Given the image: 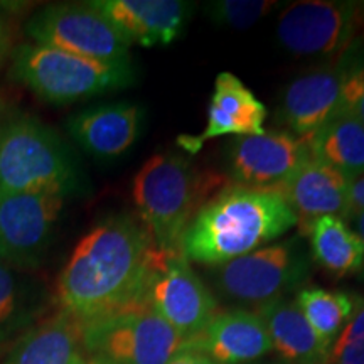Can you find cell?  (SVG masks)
<instances>
[{
	"instance_id": "obj_1",
	"label": "cell",
	"mask_w": 364,
	"mask_h": 364,
	"mask_svg": "<svg viewBox=\"0 0 364 364\" xmlns=\"http://www.w3.org/2000/svg\"><path fill=\"white\" fill-rule=\"evenodd\" d=\"M159 250L135 216L120 213L86 233L58 280L63 312L81 324L145 307Z\"/></svg>"
},
{
	"instance_id": "obj_2",
	"label": "cell",
	"mask_w": 364,
	"mask_h": 364,
	"mask_svg": "<svg viewBox=\"0 0 364 364\" xmlns=\"http://www.w3.org/2000/svg\"><path fill=\"white\" fill-rule=\"evenodd\" d=\"M297 225L292 209L273 191L226 186L191 221L181 252L188 262L216 268L263 248Z\"/></svg>"
},
{
	"instance_id": "obj_3",
	"label": "cell",
	"mask_w": 364,
	"mask_h": 364,
	"mask_svg": "<svg viewBox=\"0 0 364 364\" xmlns=\"http://www.w3.org/2000/svg\"><path fill=\"white\" fill-rule=\"evenodd\" d=\"M226 188V179L177 154H157L134 177L132 196L140 223L159 252L182 253L186 231L198 211Z\"/></svg>"
},
{
	"instance_id": "obj_4",
	"label": "cell",
	"mask_w": 364,
	"mask_h": 364,
	"mask_svg": "<svg viewBox=\"0 0 364 364\" xmlns=\"http://www.w3.org/2000/svg\"><path fill=\"white\" fill-rule=\"evenodd\" d=\"M83 188L80 166L65 140L24 112L0 117V194L54 193Z\"/></svg>"
},
{
	"instance_id": "obj_5",
	"label": "cell",
	"mask_w": 364,
	"mask_h": 364,
	"mask_svg": "<svg viewBox=\"0 0 364 364\" xmlns=\"http://www.w3.org/2000/svg\"><path fill=\"white\" fill-rule=\"evenodd\" d=\"M11 75L53 105L124 90L135 81L132 63H102L39 44H22L16 49Z\"/></svg>"
},
{
	"instance_id": "obj_6",
	"label": "cell",
	"mask_w": 364,
	"mask_h": 364,
	"mask_svg": "<svg viewBox=\"0 0 364 364\" xmlns=\"http://www.w3.org/2000/svg\"><path fill=\"white\" fill-rule=\"evenodd\" d=\"M85 351L110 364H167L186 348L152 309L136 307L81 324Z\"/></svg>"
},
{
	"instance_id": "obj_7",
	"label": "cell",
	"mask_w": 364,
	"mask_h": 364,
	"mask_svg": "<svg viewBox=\"0 0 364 364\" xmlns=\"http://www.w3.org/2000/svg\"><path fill=\"white\" fill-rule=\"evenodd\" d=\"M309 272L311 258L297 236L216 267L213 282L226 299L260 307L302 285Z\"/></svg>"
},
{
	"instance_id": "obj_8",
	"label": "cell",
	"mask_w": 364,
	"mask_h": 364,
	"mask_svg": "<svg viewBox=\"0 0 364 364\" xmlns=\"http://www.w3.org/2000/svg\"><path fill=\"white\" fill-rule=\"evenodd\" d=\"M34 44L102 63H132L130 43L91 2L53 4L26 22Z\"/></svg>"
},
{
	"instance_id": "obj_9",
	"label": "cell",
	"mask_w": 364,
	"mask_h": 364,
	"mask_svg": "<svg viewBox=\"0 0 364 364\" xmlns=\"http://www.w3.org/2000/svg\"><path fill=\"white\" fill-rule=\"evenodd\" d=\"M145 307L152 309L186 341L199 334L218 314L215 295L182 253L159 252L145 292Z\"/></svg>"
},
{
	"instance_id": "obj_10",
	"label": "cell",
	"mask_w": 364,
	"mask_h": 364,
	"mask_svg": "<svg viewBox=\"0 0 364 364\" xmlns=\"http://www.w3.org/2000/svg\"><path fill=\"white\" fill-rule=\"evenodd\" d=\"M359 24L356 2H295L279 16L277 39L295 56L339 58L351 46Z\"/></svg>"
},
{
	"instance_id": "obj_11",
	"label": "cell",
	"mask_w": 364,
	"mask_h": 364,
	"mask_svg": "<svg viewBox=\"0 0 364 364\" xmlns=\"http://www.w3.org/2000/svg\"><path fill=\"white\" fill-rule=\"evenodd\" d=\"M65 199L54 193L0 194V260L17 268L39 267Z\"/></svg>"
},
{
	"instance_id": "obj_12",
	"label": "cell",
	"mask_w": 364,
	"mask_h": 364,
	"mask_svg": "<svg viewBox=\"0 0 364 364\" xmlns=\"http://www.w3.org/2000/svg\"><path fill=\"white\" fill-rule=\"evenodd\" d=\"M307 144L287 130L236 136L228 147V169L235 186L277 191L311 159Z\"/></svg>"
},
{
	"instance_id": "obj_13",
	"label": "cell",
	"mask_w": 364,
	"mask_h": 364,
	"mask_svg": "<svg viewBox=\"0 0 364 364\" xmlns=\"http://www.w3.org/2000/svg\"><path fill=\"white\" fill-rule=\"evenodd\" d=\"M343 112V68L339 59L304 73L285 86L279 118L287 132L306 142Z\"/></svg>"
},
{
	"instance_id": "obj_14",
	"label": "cell",
	"mask_w": 364,
	"mask_h": 364,
	"mask_svg": "<svg viewBox=\"0 0 364 364\" xmlns=\"http://www.w3.org/2000/svg\"><path fill=\"white\" fill-rule=\"evenodd\" d=\"M186 349L215 364H255L273 351L260 316L245 309L218 312L199 334L186 341Z\"/></svg>"
},
{
	"instance_id": "obj_15",
	"label": "cell",
	"mask_w": 364,
	"mask_h": 364,
	"mask_svg": "<svg viewBox=\"0 0 364 364\" xmlns=\"http://www.w3.org/2000/svg\"><path fill=\"white\" fill-rule=\"evenodd\" d=\"M267 117V107L255 97L253 91L233 73L223 71L215 80L206 129L199 135L179 136L177 144L188 152H196L203 147L204 142L216 136L263 134Z\"/></svg>"
},
{
	"instance_id": "obj_16",
	"label": "cell",
	"mask_w": 364,
	"mask_h": 364,
	"mask_svg": "<svg viewBox=\"0 0 364 364\" xmlns=\"http://www.w3.org/2000/svg\"><path fill=\"white\" fill-rule=\"evenodd\" d=\"M91 6L97 7L130 44L142 48L174 43L194 7L182 0H93Z\"/></svg>"
},
{
	"instance_id": "obj_17",
	"label": "cell",
	"mask_w": 364,
	"mask_h": 364,
	"mask_svg": "<svg viewBox=\"0 0 364 364\" xmlns=\"http://www.w3.org/2000/svg\"><path fill=\"white\" fill-rule=\"evenodd\" d=\"M142 108L130 102L103 103L85 108L68 120V132L90 156L110 161L139 139Z\"/></svg>"
},
{
	"instance_id": "obj_18",
	"label": "cell",
	"mask_w": 364,
	"mask_h": 364,
	"mask_svg": "<svg viewBox=\"0 0 364 364\" xmlns=\"http://www.w3.org/2000/svg\"><path fill=\"white\" fill-rule=\"evenodd\" d=\"M349 189L351 181L348 177L311 157L273 193L289 204L299 225L306 226L321 216H348Z\"/></svg>"
},
{
	"instance_id": "obj_19",
	"label": "cell",
	"mask_w": 364,
	"mask_h": 364,
	"mask_svg": "<svg viewBox=\"0 0 364 364\" xmlns=\"http://www.w3.org/2000/svg\"><path fill=\"white\" fill-rule=\"evenodd\" d=\"M265 324L273 351L287 364H327L331 348L316 334L294 300L285 297L255 311Z\"/></svg>"
},
{
	"instance_id": "obj_20",
	"label": "cell",
	"mask_w": 364,
	"mask_h": 364,
	"mask_svg": "<svg viewBox=\"0 0 364 364\" xmlns=\"http://www.w3.org/2000/svg\"><path fill=\"white\" fill-rule=\"evenodd\" d=\"M81 322L59 312L26 331L4 364H85Z\"/></svg>"
},
{
	"instance_id": "obj_21",
	"label": "cell",
	"mask_w": 364,
	"mask_h": 364,
	"mask_svg": "<svg viewBox=\"0 0 364 364\" xmlns=\"http://www.w3.org/2000/svg\"><path fill=\"white\" fill-rule=\"evenodd\" d=\"M311 255L327 273L344 279L364 270V243L341 216H321L302 226Z\"/></svg>"
},
{
	"instance_id": "obj_22",
	"label": "cell",
	"mask_w": 364,
	"mask_h": 364,
	"mask_svg": "<svg viewBox=\"0 0 364 364\" xmlns=\"http://www.w3.org/2000/svg\"><path fill=\"white\" fill-rule=\"evenodd\" d=\"M314 159L339 171L349 181L364 176V125L341 112L306 140Z\"/></svg>"
},
{
	"instance_id": "obj_23",
	"label": "cell",
	"mask_w": 364,
	"mask_h": 364,
	"mask_svg": "<svg viewBox=\"0 0 364 364\" xmlns=\"http://www.w3.org/2000/svg\"><path fill=\"white\" fill-rule=\"evenodd\" d=\"M43 292L27 284L0 260V346L27 331L43 312Z\"/></svg>"
},
{
	"instance_id": "obj_24",
	"label": "cell",
	"mask_w": 364,
	"mask_h": 364,
	"mask_svg": "<svg viewBox=\"0 0 364 364\" xmlns=\"http://www.w3.org/2000/svg\"><path fill=\"white\" fill-rule=\"evenodd\" d=\"M356 295L341 290L307 287L299 290L294 302L307 318L316 334L329 346L334 344L354 311Z\"/></svg>"
},
{
	"instance_id": "obj_25",
	"label": "cell",
	"mask_w": 364,
	"mask_h": 364,
	"mask_svg": "<svg viewBox=\"0 0 364 364\" xmlns=\"http://www.w3.org/2000/svg\"><path fill=\"white\" fill-rule=\"evenodd\" d=\"M272 0H216L204 4L208 19L216 26L247 29L273 11Z\"/></svg>"
},
{
	"instance_id": "obj_26",
	"label": "cell",
	"mask_w": 364,
	"mask_h": 364,
	"mask_svg": "<svg viewBox=\"0 0 364 364\" xmlns=\"http://www.w3.org/2000/svg\"><path fill=\"white\" fill-rule=\"evenodd\" d=\"M343 68V112L364 125V43L354 39L339 56Z\"/></svg>"
},
{
	"instance_id": "obj_27",
	"label": "cell",
	"mask_w": 364,
	"mask_h": 364,
	"mask_svg": "<svg viewBox=\"0 0 364 364\" xmlns=\"http://www.w3.org/2000/svg\"><path fill=\"white\" fill-rule=\"evenodd\" d=\"M327 364H364V297L356 295L354 311L331 346Z\"/></svg>"
},
{
	"instance_id": "obj_28",
	"label": "cell",
	"mask_w": 364,
	"mask_h": 364,
	"mask_svg": "<svg viewBox=\"0 0 364 364\" xmlns=\"http://www.w3.org/2000/svg\"><path fill=\"white\" fill-rule=\"evenodd\" d=\"M167 364H215V363H213L209 358L203 356L201 353L184 348L182 351L177 353L176 356L172 358Z\"/></svg>"
},
{
	"instance_id": "obj_29",
	"label": "cell",
	"mask_w": 364,
	"mask_h": 364,
	"mask_svg": "<svg viewBox=\"0 0 364 364\" xmlns=\"http://www.w3.org/2000/svg\"><path fill=\"white\" fill-rule=\"evenodd\" d=\"M351 209H364V176L351 182V189H349V211Z\"/></svg>"
},
{
	"instance_id": "obj_30",
	"label": "cell",
	"mask_w": 364,
	"mask_h": 364,
	"mask_svg": "<svg viewBox=\"0 0 364 364\" xmlns=\"http://www.w3.org/2000/svg\"><path fill=\"white\" fill-rule=\"evenodd\" d=\"M344 220L351 225L353 230L356 231L358 236L363 240V243H364V209H351ZM361 275H364V270Z\"/></svg>"
},
{
	"instance_id": "obj_31",
	"label": "cell",
	"mask_w": 364,
	"mask_h": 364,
	"mask_svg": "<svg viewBox=\"0 0 364 364\" xmlns=\"http://www.w3.org/2000/svg\"><path fill=\"white\" fill-rule=\"evenodd\" d=\"M85 364H110V363L103 361V359H100V358H93V356H91L90 359H86Z\"/></svg>"
},
{
	"instance_id": "obj_32",
	"label": "cell",
	"mask_w": 364,
	"mask_h": 364,
	"mask_svg": "<svg viewBox=\"0 0 364 364\" xmlns=\"http://www.w3.org/2000/svg\"><path fill=\"white\" fill-rule=\"evenodd\" d=\"M359 6V22L364 21V4H358Z\"/></svg>"
},
{
	"instance_id": "obj_33",
	"label": "cell",
	"mask_w": 364,
	"mask_h": 364,
	"mask_svg": "<svg viewBox=\"0 0 364 364\" xmlns=\"http://www.w3.org/2000/svg\"><path fill=\"white\" fill-rule=\"evenodd\" d=\"M0 58H2V27H0Z\"/></svg>"
},
{
	"instance_id": "obj_34",
	"label": "cell",
	"mask_w": 364,
	"mask_h": 364,
	"mask_svg": "<svg viewBox=\"0 0 364 364\" xmlns=\"http://www.w3.org/2000/svg\"><path fill=\"white\" fill-rule=\"evenodd\" d=\"M262 364H287L284 361H275V363H262Z\"/></svg>"
}]
</instances>
